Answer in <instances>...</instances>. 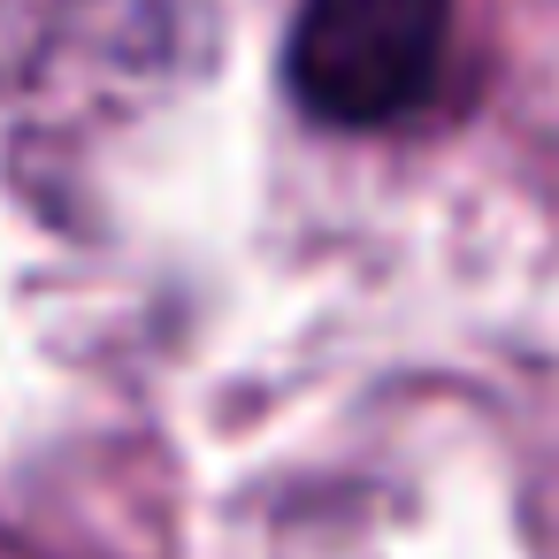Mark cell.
<instances>
[{
    "instance_id": "1",
    "label": "cell",
    "mask_w": 559,
    "mask_h": 559,
    "mask_svg": "<svg viewBox=\"0 0 559 559\" xmlns=\"http://www.w3.org/2000/svg\"><path fill=\"white\" fill-rule=\"evenodd\" d=\"M444 39L452 0H299L284 78L307 116L337 131H383L429 100Z\"/></svg>"
}]
</instances>
